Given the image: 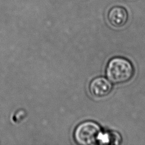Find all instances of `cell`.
Masks as SVG:
<instances>
[{"label": "cell", "instance_id": "1", "mask_svg": "<svg viewBox=\"0 0 145 145\" xmlns=\"http://www.w3.org/2000/svg\"><path fill=\"white\" fill-rule=\"evenodd\" d=\"M106 75L112 83L120 84L129 81L134 74V68L127 59L116 57L110 59L106 67Z\"/></svg>", "mask_w": 145, "mask_h": 145}, {"label": "cell", "instance_id": "2", "mask_svg": "<svg viewBox=\"0 0 145 145\" xmlns=\"http://www.w3.org/2000/svg\"><path fill=\"white\" fill-rule=\"evenodd\" d=\"M102 133L98 123L92 121H86L79 124L75 128L74 138L79 144H96L99 143Z\"/></svg>", "mask_w": 145, "mask_h": 145}, {"label": "cell", "instance_id": "3", "mask_svg": "<svg viewBox=\"0 0 145 145\" xmlns=\"http://www.w3.org/2000/svg\"><path fill=\"white\" fill-rule=\"evenodd\" d=\"M113 88L110 82L104 77H97L93 79L89 86L91 95L97 98H102L108 96Z\"/></svg>", "mask_w": 145, "mask_h": 145}, {"label": "cell", "instance_id": "4", "mask_svg": "<svg viewBox=\"0 0 145 145\" xmlns=\"http://www.w3.org/2000/svg\"><path fill=\"white\" fill-rule=\"evenodd\" d=\"M108 20L114 27L120 28L124 26L128 20L126 10L121 6H114L108 12Z\"/></svg>", "mask_w": 145, "mask_h": 145}]
</instances>
